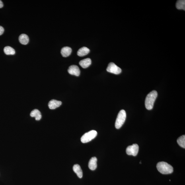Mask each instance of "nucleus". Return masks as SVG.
Here are the masks:
<instances>
[{"mask_svg":"<svg viewBox=\"0 0 185 185\" xmlns=\"http://www.w3.org/2000/svg\"><path fill=\"white\" fill-rule=\"evenodd\" d=\"M91 59L89 58H87L80 61L79 62V64L83 68H86L90 66L91 65Z\"/></svg>","mask_w":185,"mask_h":185,"instance_id":"f8f14e48","label":"nucleus"},{"mask_svg":"<svg viewBox=\"0 0 185 185\" xmlns=\"http://www.w3.org/2000/svg\"><path fill=\"white\" fill-rule=\"evenodd\" d=\"M68 71L70 75L76 76H79L80 71L79 67L75 65H71L69 68Z\"/></svg>","mask_w":185,"mask_h":185,"instance_id":"0eeeda50","label":"nucleus"},{"mask_svg":"<svg viewBox=\"0 0 185 185\" xmlns=\"http://www.w3.org/2000/svg\"><path fill=\"white\" fill-rule=\"evenodd\" d=\"M62 102L60 101L52 100L49 101L48 106L49 109L51 110H54L60 106Z\"/></svg>","mask_w":185,"mask_h":185,"instance_id":"6e6552de","label":"nucleus"},{"mask_svg":"<svg viewBox=\"0 0 185 185\" xmlns=\"http://www.w3.org/2000/svg\"><path fill=\"white\" fill-rule=\"evenodd\" d=\"M176 7L178 9L185 10V1L184 0H179L176 2Z\"/></svg>","mask_w":185,"mask_h":185,"instance_id":"f3484780","label":"nucleus"},{"mask_svg":"<svg viewBox=\"0 0 185 185\" xmlns=\"http://www.w3.org/2000/svg\"><path fill=\"white\" fill-rule=\"evenodd\" d=\"M4 52L6 55H14L15 53V51L12 47L7 46L4 48Z\"/></svg>","mask_w":185,"mask_h":185,"instance_id":"dca6fc26","label":"nucleus"},{"mask_svg":"<svg viewBox=\"0 0 185 185\" xmlns=\"http://www.w3.org/2000/svg\"><path fill=\"white\" fill-rule=\"evenodd\" d=\"M97 134L96 131L94 130L90 131L82 136L81 139V141L83 143L88 142L94 139Z\"/></svg>","mask_w":185,"mask_h":185,"instance_id":"20e7f679","label":"nucleus"},{"mask_svg":"<svg viewBox=\"0 0 185 185\" xmlns=\"http://www.w3.org/2000/svg\"><path fill=\"white\" fill-rule=\"evenodd\" d=\"M107 71L109 73L118 75L121 73L122 70L114 63H110L109 64Z\"/></svg>","mask_w":185,"mask_h":185,"instance_id":"39448f33","label":"nucleus"},{"mask_svg":"<svg viewBox=\"0 0 185 185\" xmlns=\"http://www.w3.org/2000/svg\"><path fill=\"white\" fill-rule=\"evenodd\" d=\"M126 118V113L124 110H121L117 116L115 126L117 129L121 128L125 122Z\"/></svg>","mask_w":185,"mask_h":185,"instance_id":"7ed1b4c3","label":"nucleus"},{"mask_svg":"<svg viewBox=\"0 0 185 185\" xmlns=\"http://www.w3.org/2000/svg\"><path fill=\"white\" fill-rule=\"evenodd\" d=\"M4 32V28L2 26H0V36L3 34Z\"/></svg>","mask_w":185,"mask_h":185,"instance_id":"6ab92c4d","label":"nucleus"},{"mask_svg":"<svg viewBox=\"0 0 185 185\" xmlns=\"http://www.w3.org/2000/svg\"><path fill=\"white\" fill-rule=\"evenodd\" d=\"M4 5L3 2L1 1H0V8L3 7Z\"/></svg>","mask_w":185,"mask_h":185,"instance_id":"aec40b11","label":"nucleus"},{"mask_svg":"<svg viewBox=\"0 0 185 185\" xmlns=\"http://www.w3.org/2000/svg\"><path fill=\"white\" fill-rule=\"evenodd\" d=\"M177 143L180 146L185 149V135L181 136L177 139Z\"/></svg>","mask_w":185,"mask_h":185,"instance_id":"a211bd4d","label":"nucleus"},{"mask_svg":"<svg viewBox=\"0 0 185 185\" xmlns=\"http://www.w3.org/2000/svg\"><path fill=\"white\" fill-rule=\"evenodd\" d=\"M90 50L87 47H83L80 48L78 51L77 55L80 57H83L88 54Z\"/></svg>","mask_w":185,"mask_h":185,"instance_id":"4468645a","label":"nucleus"},{"mask_svg":"<svg viewBox=\"0 0 185 185\" xmlns=\"http://www.w3.org/2000/svg\"><path fill=\"white\" fill-rule=\"evenodd\" d=\"M157 95V92L155 90L150 92L147 95L145 100V106L147 110H150L153 109Z\"/></svg>","mask_w":185,"mask_h":185,"instance_id":"f257e3e1","label":"nucleus"},{"mask_svg":"<svg viewBox=\"0 0 185 185\" xmlns=\"http://www.w3.org/2000/svg\"><path fill=\"white\" fill-rule=\"evenodd\" d=\"M30 116L32 117H35V119L37 121L40 120L42 118V115L40 111L37 109H35L31 112Z\"/></svg>","mask_w":185,"mask_h":185,"instance_id":"ddd939ff","label":"nucleus"},{"mask_svg":"<svg viewBox=\"0 0 185 185\" xmlns=\"http://www.w3.org/2000/svg\"><path fill=\"white\" fill-rule=\"evenodd\" d=\"M73 171L77 174L78 177L81 178L83 176V172L80 166L78 164H75L73 166Z\"/></svg>","mask_w":185,"mask_h":185,"instance_id":"9d476101","label":"nucleus"},{"mask_svg":"<svg viewBox=\"0 0 185 185\" xmlns=\"http://www.w3.org/2000/svg\"><path fill=\"white\" fill-rule=\"evenodd\" d=\"M19 42L22 45H26L29 42V38L27 35L22 34H21L18 38Z\"/></svg>","mask_w":185,"mask_h":185,"instance_id":"2eb2a0df","label":"nucleus"},{"mask_svg":"<svg viewBox=\"0 0 185 185\" xmlns=\"http://www.w3.org/2000/svg\"><path fill=\"white\" fill-rule=\"evenodd\" d=\"M97 158L94 157L91 158L88 163V167L92 170H94L97 167Z\"/></svg>","mask_w":185,"mask_h":185,"instance_id":"1a4fd4ad","label":"nucleus"},{"mask_svg":"<svg viewBox=\"0 0 185 185\" xmlns=\"http://www.w3.org/2000/svg\"><path fill=\"white\" fill-rule=\"evenodd\" d=\"M139 147L137 144H133L129 146L126 149V153L127 155L136 156L138 153Z\"/></svg>","mask_w":185,"mask_h":185,"instance_id":"423d86ee","label":"nucleus"},{"mask_svg":"<svg viewBox=\"0 0 185 185\" xmlns=\"http://www.w3.org/2000/svg\"><path fill=\"white\" fill-rule=\"evenodd\" d=\"M157 168L160 173L163 174H171L174 171L172 166L167 162H158L157 164Z\"/></svg>","mask_w":185,"mask_h":185,"instance_id":"f03ea898","label":"nucleus"},{"mask_svg":"<svg viewBox=\"0 0 185 185\" xmlns=\"http://www.w3.org/2000/svg\"><path fill=\"white\" fill-rule=\"evenodd\" d=\"M72 52V49L69 47H63L61 49V53L63 57H66L70 55Z\"/></svg>","mask_w":185,"mask_h":185,"instance_id":"9b49d317","label":"nucleus"}]
</instances>
